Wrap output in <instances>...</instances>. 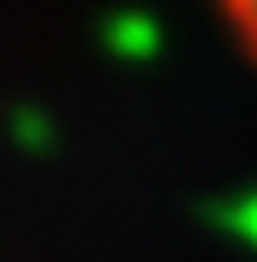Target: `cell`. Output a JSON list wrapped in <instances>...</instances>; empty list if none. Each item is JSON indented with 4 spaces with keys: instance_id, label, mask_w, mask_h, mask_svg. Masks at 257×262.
<instances>
[{
    "instance_id": "1",
    "label": "cell",
    "mask_w": 257,
    "mask_h": 262,
    "mask_svg": "<svg viewBox=\"0 0 257 262\" xmlns=\"http://www.w3.org/2000/svg\"><path fill=\"white\" fill-rule=\"evenodd\" d=\"M223 5V15H228L232 35L243 40V50L257 59V0H218Z\"/></svg>"
}]
</instances>
